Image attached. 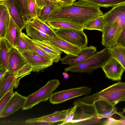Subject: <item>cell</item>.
<instances>
[{
	"mask_svg": "<svg viewBox=\"0 0 125 125\" xmlns=\"http://www.w3.org/2000/svg\"><path fill=\"white\" fill-rule=\"evenodd\" d=\"M63 3L62 6L70 5L75 2L76 0H61Z\"/></svg>",
	"mask_w": 125,
	"mask_h": 125,
	"instance_id": "obj_43",
	"label": "cell"
},
{
	"mask_svg": "<svg viewBox=\"0 0 125 125\" xmlns=\"http://www.w3.org/2000/svg\"><path fill=\"white\" fill-rule=\"evenodd\" d=\"M10 15L7 8L0 5V39L5 37L7 28L9 25Z\"/></svg>",
	"mask_w": 125,
	"mask_h": 125,
	"instance_id": "obj_23",
	"label": "cell"
},
{
	"mask_svg": "<svg viewBox=\"0 0 125 125\" xmlns=\"http://www.w3.org/2000/svg\"><path fill=\"white\" fill-rule=\"evenodd\" d=\"M115 44L119 45L125 48V29L121 32Z\"/></svg>",
	"mask_w": 125,
	"mask_h": 125,
	"instance_id": "obj_38",
	"label": "cell"
},
{
	"mask_svg": "<svg viewBox=\"0 0 125 125\" xmlns=\"http://www.w3.org/2000/svg\"><path fill=\"white\" fill-rule=\"evenodd\" d=\"M0 5H3L7 8L10 16L22 31L26 27L28 22L15 0H0Z\"/></svg>",
	"mask_w": 125,
	"mask_h": 125,
	"instance_id": "obj_10",
	"label": "cell"
},
{
	"mask_svg": "<svg viewBox=\"0 0 125 125\" xmlns=\"http://www.w3.org/2000/svg\"><path fill=\"white\" fill-rule=\"evenodd\" d=\"M103 16L104 25L115 21L119 23L115 38L110 46H111L115 44L121 32L125 29V3L113 7L104 14Z\"/></svg>",
	"mask_w": 125,
	"mask_h": 125,
	"instance_id": "obj_6",
	"label": "cell"
},
{
	"mask_svg": "<svg viewBox=\"0 0 125 125\" xmlns=\"http://www.w3.org/2000/svg\"><path fill=\"white\" fill-rule=\"evenodd\" d=\"M103 122L102 125H121L119 120H116L113 118L109 117Z\"/></svg>",
	"mask_w": 125,
	"mask_h": 125,
	"instance_id": "obj_39",
	"label": "cell"
},
{
	"mask_svg": "<svg viewBox=\"0 0 125 125\" xmlns=\"http://www.w3.org/2000/svg\"><path fill=\"white\" fill-rule=\"evenodd\" d=\"M21 9L26 21L28 22L29 13L28 10V0H15Z\"/></svg>",
	"mask_w": 125,
	"mask_h": 125,
	"instance_id": "obj_33",
	"label": "cell"
},
{
	"mask_svg": "<svg viewBox=\"0 0 125 125\" xmlns=\"http://www.w3.org/2000/svg\"><path fill=\"white\" fill-rule=\"evenodd\" d=\"M12 47L4 37L0 39V70L7 69L9 52Z\"/></svg>",
	"mask_w": 125,
	"mask_h": 125,
	"instance_id": "obj_22",
	"label": "cell"
},
{
	"mask_svg": "<svg viewBox=\"0 0 125 125\" xmlns=\"http://www.w3.org/2000/svg\"><path fill=\"white\" fill-rule=\"evenodd\" d=\"M54 32L58 37L76 46L84 48L87 44V37L83 30L59 29L54 30Z\"/></svg>",
	"mask_w": 125,
	"mask_h": 125,
	"instance_id": "obj_7",
	"label": "cell"
},
{
	"mask_svg": "<svg viewBox=\"0 0 125 125\" xmlns=\"http://www.w3.org/2000/svg\"><path fill=\"white\" fill-rule=\"evenodd\" d=\"M25 28L27 35L31 38L32 40L41 41H50L52 37L40 31L28 23Z\"/></svg>",
	"mask_w": 125,
	"mask_h": 125,
	"instance_id": "obj_26",
	"label": "cell"
},
{
	"mask_svg": "<svg viewBox=\"0 0 125 125\" xmlns=\"http://www.w3.org/2000/svg\"><path fill=\"white\" fill-rule=\"evenodd\" d=\"M16 49L21 54L24 51L28 50V48L25 42L22 33V35L20 38L18 43Z\"/></svg>",
	"mask_w": 125,
	"mask_h": 125,
	"instance_id": "obj_37",
	"label": "cell"
},
{
	"mask_svg": "<svg viewBox=\"0 0 125 125\" xmlns=\"http://www.w3.org/2000/svg\"><path fill=\"white\" fill-rule=\"evenodd\" d=\"M108 47H106L85 60L70 65L64 69L65 72L89 74L94 70L102 68L112 57L108 51Z\"/></svg>",
	"mask_w": 125,
	"mask_h": 125,
	"instance_id": "obj_3",
	"label": "cell"
},
{
	"mask_svg": "<svg viewBox=\"0 0 125 125\" xmlns=\"http://www.w3.org/2000/svg\"><path fill=\"white\" fill-rule=\"evenodd\" d=\"M22 34L28 50H31L39 55L48 59L52 60L47 54L34 43L32 39L30 38L24 33L22 32Z\"/></svg>",
	"mask_w": 125,
	"mask_h": 125,
	"instance_id": "obj_29",
	"label": "cell"
},
{
	"mask_svg": "<svg viewBox=\"0 0 125 125\" xmlns=\"http://www.w3.org/2000/svg\"><path fill=\"white\" fill-rule=\"evenodd\" d=\"M95 106L98 118L102 119L111 117L117 114V109L115 106L105 101L99 100L93 104Z\"/></svg>",
	"mask_w": 125,
	"mask_h": 125,
	"instance_id": "obj_20",
	"label": "cell"
},
{
	"mask_svg": "<svg viewBox=\"0 0 125 125\" xmlns=\"http://www.w3.org/2000/svg\"><path fill=\"white\" fill-rule=\"evenodd\" d=\"M99 100L106 101L115 106L120 102L125 101V82H119L92 95L78 98L73 103L82 102L92 104Z\"/></svg>",
	"mask_w": 125,
	"mask_h": 125,
	"instance_id": "obj_2",
	"label": "cell"
},
{
	"mask_svg": "<svg viewBox=\"0 0 125 125\" xmlns=\"http://www.w3.org/2000/svg\"><path fill=\"white\" fill-rule=\"evenodd\" d=\"M64 76V78L66 79H67L69 78V76L68 74L66 73H65V74Z\"/></svg>",
	"mask_w": 125,
	"mask_h": 125,
	"instance_id": "obj_45",
	"label": "cell"
},
{
	"mask_svg": "<svg viewBox=\"0 0 125 125\" xmlns=\"http://www.w3.org/2000/svg\"><path fill=\"white\" fill-rule=\"evenodd\" d=\"M27 63L32 68V71L38 72L52 65L53 62L30 50L24 52L22 54Z\"/></svg>",
	"mask_w": 125,
	"mask_h": 125,
	"instance_id": "obj_9",
	"label": "cell"
},
{
	"mask_svg": "<svg viewBox=\"0 0 125 125\" xmlns=\"http://www.w3.org/2000/svg\"><path fill=\"white\" fill-rule=\"evenodd\" d=\"M60 84V81L58 79L49 81L45 85L27 97L25 102L22 107V110L31 109L40 103L47 100Z\"/></svg>",
	"mask_w": 125,
	"mask_h": 125,
	"instance_id": "obj_5",
	"label": "cell"
},
{
	"mask_svg": "<svg viewBox=\"0 0 125 125\" xmlns=\"http://www.w3.org/2000/svg\"><path fill=\"white\" fill-rule=\"evenodd\" d=\"M34 43L47 54L53 62L57 63L61 60L62 51L50 41H41L32 40Z\"/></svg>",
	"mask_w": 125,
	"mask_h": 125,
	"instance_id": "obj_13",
	"label": "cell"
},
{
	"mask_svg": "<svg viewBox=\"0 0 125 125\" xmlns=\"http://www.w3.org/2000/svg\"><path fill=\"white\" fill-rule=\"evenodd\" d=\"M103 15L100 7L79 0L70 5L55 7L47 21H64L76 24L83 29L90 20Z\"/></svg>",
	"mask_w": 125,
	"mask_h": 125,
	"instance_id": "obj_1",
	"label": "cell"
},
{
	"mask_svg": "<svg viewBox=\"0 0 125 125\" xmlns=\"http://www.w3.org/2000/svg\"><path fill=\"white\" fill-rule=\"evenodd\" d=\"M28 1L29 22L35 18H39L42 9L38 6L35 0H28Z\"/></svg>",
	"mask_w": 125,
	"mask_h": 125,
	"instance_id": "obj_30",
	"label": "cell"
},
{
	"mask_svg": "<svg viewBox=\"0 0 125 125\" xmlns=\"http://www.w3.org/2000/svg\"><path fill=\"white\" fill-rule=\"evenodd\" d=\"M123 113H125V107L123 109Z\"/></svg>",
	"mask_w": 125,
	"mask_h": 125,
	"instance_id": "obj_46",
	"label": "cell"
},
{
	"mask_svg": "<svg viewBox=\"0 0 125 125\" xmlns=\"http://www.w3.org/2000/svg\"><path fill=\"white\" fill-rule=\"evenodd\" d=\"M50 41L57 48L66 54L78 56L81 52L82 48L73 45L62 39L58 36L52 37Z\"/></svg>",
	"mask_w": 125,
	"mask_h": 125,
	"instance_id": "obj_19",
	"label": "cell"
},
{
	"mask_svg": "<svg viewBox=\"0 0 125 125\" xmlns=\"http://www.w3.org/2000/svg\"><path fill=\"white\" fill-rule=\"evenodd\" d=\"M55 7H56L55 6L52 5H47L44 6L42 9L39 18L46 21L52 12Z\"/></svg>",
	"mask_w": 125,
	"mask_h": 125,
	"instance_id": "obj_32",
	"label": "cell"
},
{
	"mask_svg": "<svg viewBox=\"0 0 125 125\" xmlns=\"http://www.w3.org/2000/svg\"><path fill=\"white\" fill-rule=\"evenodd\" d=\"M30 21L42 29L46 34L52 37L57 36L55 33L54 30L47 24L46 21L41 19L39 17H37Z\"/></svg>",
	"mask_w": 125,
	"mask_h": 125,
	"instance_id": "obj_31",
	"label": "cell"
},
{
	"mask_svg": "<svg viewBox=\"0 0 125 125\" xmlns=\"http://www.w3.org/2000/svg\"><path fill=\"white\" fill-rule=\"evenodd\" d=\"M27 99V97L23 96L15 91L0 113V117L2 118L7 116L22 107Z\"/></svg>",
	"mask_w": 125,
	"mask_h": 125,
	"instance_id": "obj_12",
	"label": "cell"
},
{
	"mask_svg": "<svg viewBox=\"0 0 125 125\" xmlns=\"http://www.w3.org/2000/svg\"><path fill=\"white\" fill-rule=\"evenodd\" d=\"M21 78L8 71L0 79V99L10 90L17 88Z\"/></svg>",
	"mask_w": 125,
	"mask_h": 125,
	"instance_id": "obj_16",
	"label": "cell"
},
{
	"mask_svg": "<svg viewBox=\"0 0 125 125\" xmlns=\"http://www.w3.org/2000/svg\"><path fill=\"white\" fill-rule=\"evenodd\" d=\"M117 114L121 117V119L119 120L121 125H125V116H124L122 113L118 112Z\"/></svg>",
	"mask_w": 125,
	"mask_h": 125,
	"instance_id": "obj_42",
	"label": "cell"
},
{
	"mask_svg": "<svg viewBox=\"0 0 125 125\" xmlns=\"http://www.w3.org/2000/svg\"><path fill=\"white\" fill-rule=\"evenodd\" d=\"M8 71V69L0 70V79L4 76L5 73Z\"/></svg>",
	"mask_w": 125,
	"mask_h": 125,
	"instance_id": "obj_44",
	"label": "cell"
},
{
	"mask_svg": "<svg viewBox=\"0 0 125 125\" xmlns=\"http://www.w3.org/2000/svg\"><path fill=\"white\" fill-rule=\"evenodd\" d=\"M35 1L38 6L42 9L43 7L47 5L44 0H35Z\"/></svg>",
	"mask_w": 125,
	"mask_h": 125,
	"instance_id": "obj_41",
	"label": "cell"
},
{
	"mask_svg": "<svg viewBox=\"0 0 125 125\" xmlns=\"http://www.w3.org/2000/svg\"><path fill=\"white\" fill-rule=\"evenodd\" d=\"M47 24L53 30L63 29L83 30L80 26L73 23L59 20H52L46 21Z\"/></svg>",
	"mask_w": 125,
	"mask_h": 125,
	"instance_id": "obj_25",
	"label": "cell"
},
{
	"mask_svg": "<svg viewBox=\"0 0 125 125\" xmlns=\"http://www.w3.org/2000/svg\"><path fill=\"white\" fill-rule=\"evenodd\" d=\"M91 91V88L85 86L63 90L52 93L49 100L53 104H58L76 97L88 95Z\"/></svg>",
	"mask_w": 125,
	"mask_h": 125,
	"instance_id": "obj_8",
	"label": "cell"
},
{
	"mask_svg": "<svg viewBox=\"0 0 125 125\" xmlns=\"http://www.w3.org/2000/svg\"><path fill=\"white\" fill-rule=\"evenodd\" d=\"M99 7H114L125 3V0H82Z\"/></svg>",
	"mask_w": 125,
	"mask_h": 125,
	"instance_id": "obj_28",
	"label": "cell"
},
{
	"mask_svg": "<svg viewBox=\"0 0 125 125\" xmlns=\"http://www.w3.org/2000/svg\"><path fill=\"white\" fill-rule=\"evenodd\" d=\"M22 33V31L10 16L9 25L4 38L12 46L16 48Z\"/></svg>",
	"mask_w": 125,
	"mask_h": 125,
	"instance_id": "obj_18",
	"label": "cell"
},
{
	"mask_svg": "<svg viewBox=\"0 0 125 125\" xmlns=\"http://www.w3.org/2000/svg\"><path fill=\"white\" fill-rule=\"evenodd\" d=\"M104 24L103 15L100 16L88 22L84 27L83 30H95L102 32L104 30Z\"/></svg>",
	"mask_w": 125,
	"mask_h": 125,
	"instance_id": "obj_27",
	"label": "cell"
},
{
	"mask_svg": "<svg viewBox=\"0 0 125 125\" xmlns=\"http://www.w3.org/2000/svg\"><path fill=\"white\" fill-rule=\"evenodd\" d=\"M67 111V109L56 111L49 115L28 119L25 121V122L27 123L31 124L46 123L51 125L57 122H63L66 116Z\"/></svg>",
	"mask_w": 125,
	"mask_h": 125,
	"instance_id": "obj_17",
	"label": "cell"
},
{
	"mask_svg": "<svg viewBox=\"0 0 125 125\" xmlns=\"http://www.w3.org/2000/svg\"><path fill=\"white\" fill-rule=\"evenodd\" d=\"M108 51L111 57L122 65L125 71V48L119 45L115 44L108 47Z\"/></svg>",
	"mask_w": 125,
	"mask_h": 125,
	"instance_id": "obj_24",
	"label": "cell"
},
{
	"mask_svg": "<svg viewBox=\"0 0 125 125\" xmlns=\"http://www.w3.org/2000/svg\"><path fill=\"white\" fill-rule=\"evenodd\" d=\"M96 47L90 46L82 48L81 52L78 56L66 54V55L61 59L62 64H68L69 65L81 62L88 58L96 52Z\"/></svg>",
	"mask_w": 125,
	"mask_h": 125,
	"instance_id": "obj_15",
	"label": "cell"
},
{
	"mask_svg": "<svg viewBox=\"0 0 125 125\" xmlns=\"http://www.w3.org/2000/svg\"><path fill=\"white\" fill-rule=\"evenodd\" d=\"M118 22L115 21L106 25H104L102 32V45L105 47L110 46L115 38L118 26Z\"/></svg>",
	"mask_w": 125,
	"mask_h": 125,
	"instance_id": "obj_21",
	"label": "cell"
},
{
	"mask_svg": "<svg viewBox=\"0 0 125 125\" xmlns=\"http://www.w3.org/2000/svg\"><path fill=\"white\" fill-rule=\"evenodd\" d=\"M75 105L76 107L73 118L66 125L100 124L102 119L98 117L94 104H88L81 102Z\"/></svg>",
	"mask_w": 125,
	"mask_h": 125,
	"instance_id": "obj_4",
	"label": "cell"
},
{
	"mask_svg": "<svg viewBox=\"0 0 125 125\" xmlns=\"http://www.w3.org/2000/svg\"><path fill=\"white\" fill-rule=\"evenodd\" d=\"M32 71V67L27 63L21 68L15 74V75L17 77L22 78L30 74Z\"/></svg>",
	"mask_w": 125,
	"mask_h": 125,
	"instance_id": "obj_35",
	"label": "cell"
},
{
	"mask_svg": "<svg viewBox=\"0 0 125 125\" xmlns=\"http://www.w3.org/2000/svg\"><path fill=\"white\" fill-rule=\"evenodd\" d=\"M27 62L22 54L12 47L9 52L8 71L15 74Z\"/></svg>",
	"mask_w": 125,
	"mask_h": 125,
	"instance_id": "obj_14",
	"label": "cell"
},
{
	"mask_svg": "<svg viewBox=\"0 0 125 125\" xmlns=\"http://www.w3.org/2000/svg\"><path fill=\"white\" fill-rule=\"evenodd\" d=\"M101 68L106 77L114 81L121 80L122 74L125 71L122 65L112 57Z\"/></svg>",
	"mask_w": 125,
	"mask_h": 125,
	"instance_id": "obj_11",
	"label": "cell"
},
{
	"mask_svg": "<svg viewBox=\"0 0 125 125\" xmlns=\"http://www.w3.org/2000/svg\"><path fill=\"white\" fill-rule=\"evenodd\" d=\"M12 89L6 93L0 99V113H1L8 103L14 93Z\"/></svg>",
	"mask_w": 125,
	"mask_h": 125,
	"instance_id": "obj_34",
	"label": "cell"
},
{
	"mask_svg": "<svg viewBox=\"0 0 125 125\" xmlns=\"http://www.w3.org/2000/svg\"><path fill=\"white\" fill-rule=\"evenodd\" d=\"M47 5H52L56 7H60L63 5L61 0H44Z\"/></svg>",
	"mask_w": 125,
	"mask_h": 125,
	"instance_id": "obj_40",
	"label": "cell"
},
{
	"mask_svg": "<svg viewBox=\"0 0 125 125\" xmlns=\"http://www.w3.org/2000/svg\"><path fill=\"white\" fill-rule=\"evenodd\" d=\"M76 107V105H75L73 107L67 109V115L65 120L59 125H66L72 120L73 117Z\"/></svg>",
	"mask_w": 125,
	"mask_h": 125,
	"instance_id": "obj_36",
	"label": "cell"
}]
</instances>
